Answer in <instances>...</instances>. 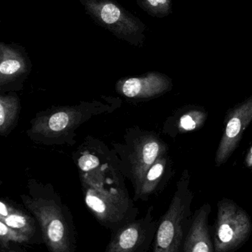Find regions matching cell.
<instances>
[{
	"label": "cell",
	"instance_id": "cell-1",
	"mask_svg": "<svg viewBox=\"0 0 252 252\" xmlns=\"http://www.w3.org/2000/svg\"><path fill=\"white\" fill-rule=\"evenodd\" d=\"M189 185L190 176L184 170L168 210L158 221L152 252H183L192 217L194 194Z\"/></svg>",
	"mask_w": 252,
	"mask_h": 252
},
{
	"label": "cell",
	"instance_id": "cell-2",
	"mask_svg": "<svg viewBox=\"0 0 252 252\" xmlns=\"http://www.w3.org/2000/svg\"><path fill=\"white\" fill-rule=\"evenodd\" d=\"M41 229L43 243L49 252H75L76 232L72 216L55 201L28 203Z\"/></svg>",
	"mask_w": 252,
	"mask_h": 252
},
{
	"label": "cell",
	"instance_id": "cell-3",
	"mask_svg": "<svg viewBox=\"0 0 252 252\" xmlns=\"http://www.w3.org/2000/svg\"><path fill=\"white\" fill-rule=\"evenodd\" d=\"M86 14L99 26L130 42L143 41L147 27L115 0H79Z\"/></svg>",
	"mask_w": 252,
	"mask_h": 252
},
{
	"label": "cell",
	"instance_id": "cell-4",
	"mask_svg": "<svg viewBox=\"0 0 252 252\" xmlns=\"http://www.w3.org/2000/svg\"><path fill=\"white\" fill-rule=\"evenodd\" d=\"M212 229L215 252H235L251 237V217L236 202L223 198L217 203V216Z\"/></svg>",
	"mask_w": 252,
	"mask_h": 252
},
{
	"label": "cell",
	"instance_id": "cell-5",
	"mask_svg": "<svg viewBox=\"0 0 252 252\" xmlns=\"http://www.w3.org/2000/svg\"><path fill=\"white\" fill-rule=\"evenodd\" d=\"M158 223L152 209H149L144 217L112 232L105 252H148L153 244Z\"/></svg>",
	"mask_w": 252,
	"mask_h": 252
},
{
	"label": "cell",
	"instance_id": "cell-6",
	"mask_svg": "<svg viewBox=\"0 0 252 252\" xmlns=\"http://www.w3.org/2000/svg\"><path fill=\"white\" fill-rule=\"evenodd\" d=\"M252 122V95L226 114L224 130L216 154V167H220L229 160Z\"/></svg>",
	"mask_w": 252,
	"mask_h": 252
},
{
	"label": "cell",
	"instance_id": "cell-7",
	"mask_svg": "<svg viewBox=\"0 0 252 252\" xmlns=\"http://www.w3.org/2000/svg\"><path fill=\"white\" fill-rule=\"evenodd\" d=\"M211 211V205L206 203L192 214L183 252H215L213 229L209 225Z\"/></svg>",
	"mask_w": 252,
	"mask_h": 252
},
{
	"label": "cell",
	"instance_id": "cell-8",
	"mask_svg": "<svg viewBox=\"0 0 252 252\" xmlns=\"http://www.w3.org/2000/svg\"><path fill=\"white\" fill-rule=\"evenodd\" d=\"M0 221L25 234L32 239L34 244L43 242L41 229L36 220L24 212L9 207L4 201L0 202Z\"/></svg>",
	"mask_w": 252,
	"mask_h": 252
},
{
	"label": "cell",
	"instance_id": "cell-9",
	"mask_svg": "<svg viewBox=\"0 0 252 252\" xmlns=\"http://www.w3.org/2000/svg\"><path fill=\"white\" fill-rule=\"evenodd\" d=\"M141 9L152 17L164 18L173 13V0H136Z\"/></svg>",
	"mask_w": 252,
	"mask_h": 252
},
{
	"label": "cell",
	"instance_id": "cell-10",
	"mask_svg": "<svg viewBox=\"0 0 252 252\" xmlns=\"http://www.w3.org/2000/svg\"><path fill=\"white\" fill-rule=\"evenodd\" d=\"M11 243L22 244H34L32 239L25 234L12 229L2 221H0V251L7 250L10 247Z\"/></svg>",
	"mask_w": 252,
	"mask_h": 252
},
{
	"label": "cell",
	"instance_id": "cell-11",
	"mask_svg": "<svg viewBox=\"0 0 252 252\" xmlns=\"http://www.w3.org/2000/svg\"><path fill=\"white\" fill-rule=\"evenodd\" d=\"M207 114L198 109H191L183 114L179 120V127L183 132L192 131L205 124Z\"/></svg>",
	"mask_w": 252,
	"mask_h": 252
},
{
	"label": "cell",
	"instance_id": "cell-12",
	"mask_svg": "<svg viewBox=\"0 0 252 252\" xmlns=\"http://www.w3.org/2000/svg\"><path fill=\"white\" fill-rule=\"evenodd\" d=\"M159 144L155 142L146 144L143 148V159L145 164L150 165L156 159L159 154Z\"/></svg>",
	"mask_w": 252,
	"mask_h": 252
},
{
	"label": "cell",
	"instance_id": "cell-13",
	"mask_svg": "<svg viewBox=\"0 0 252 252\" xmlns=\"http://www.w3.org/2000/svg\"><path fill=\"white\" fill-rule=\"evenodd\" d=\"M69 118L65 112L55 114L49 121V127L55 131H59L65 128L68 124Z\"/></svg>",
	"mask_w": 252,
	"mask_h": 252
},
{
	"label": "cell",
	"instance_id": "cell-14",
	"mask_svg": "<svg viewBox=\"0 0 252 252\" xmlns=\"http://www.w3.org/2000/svg\"><path fill=\"white\" fill-rule=\"evenodd\" d=\"M142 82L138 78H130L124 83L123 93L127 97H136L142 90Z\"/></svg>",
	"mask_w": 252,
	"mask_h": 252
},
{
	"label": "cell",
	"instance_id": "cell-15",
	"mask_svg": "<svg viewBox=\"0 0 252 252\" xmlns=\"http://www.w3.org/2000/svg\"><path fill=\"white\" fill-rule=\"evenodd\" d=\"M99 164V158L91 154L83 156L78 159V165L84 171H90L96 168Z\"/></svg>",
	"mask_w": 252,
	"mask_h": 252
},
{
	"label": "cell",
	"instance_id": "cell-16",
	"mask_svg": "<svg viewBox=\"0 0 252 252\" xmlns=\"http://www.w3.org/2000/svg\"><path fill=\"white\" fill-rule=\"evenodd\" d=\"M21 67V63L16 59H7L1 62L0 72L4 75H10L17 72Z\"/></svg>",
	"mask_w": 252,
	"mask_h": 252
},
{
	"label": "cell",
	"instance_id": "cell-17",
	"mask_svg": "<svg viewBox=\"0 0 252 252\" xmlns=\"http://www.w3.org/2000/svg\"><path fill=\"white\" fill-rule=\"evenodd\" d=\"M164 166L162 163L158 162L154 164L150 170L148 172L147 179L149 182H155L157 179H160L164 173Z\"/></svg>",
	"mask_w": 252,
	"mask_h": 252
},
{
	"label": "cell",
	"instance_id": "cell-18",
	"mask_svg": "<svg viewBox=\"0 0 252 252\" xmlns=\"http://www.w3.org/2000/svg\"><path fill=\"white\" fill-rule=\"evenodd\" d=\"M244 164L247 168L250 169L252 171V145L246 155L245 159H244Z\"/></svg>",
	"mask_w": 252,
	"mask_h": 252
},
{
	"label": "cell",
	"instance_id": "cell-19",
	"mask_svg": "<svg viewBox=\"0 0 252 252\" xmlns=\"http://www.w3.org/2000/svg\"><path fill=\"white\" fill-rule=\"evenodd\" d=\"M4 122V111L2 103L0 104V126H2Z\"/></svg>",
	"mask_w": 252,
	"mask_h": 252
},
{
	"label": "cell",
	"instance_id": "cell-20",
	"mask_svg": "<svg viewBox=\"0 0 252 252\" xmlns=\"http://www.w3.org/2000/svg\"><path fill=\"white\" fill-rule=\"evenodd\" d=\"M0 252H26L23 251V250H20V249L16 248V247H12L11 246H10L9 248H7V250H1Z\"/></svg>",
	"mask_w": 252,
	"mask_h": 252
}]
</instances>
